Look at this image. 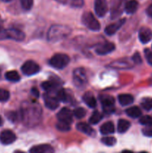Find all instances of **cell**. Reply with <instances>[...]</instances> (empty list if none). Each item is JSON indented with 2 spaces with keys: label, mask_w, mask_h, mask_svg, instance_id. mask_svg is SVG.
<instances>
[{
  "label": "cell",
  "mask_w": 152,
  "mask_h": 153,
  "mask_svg": "<svg viewBox=\"0 0 152 153\" xmlns=\"http://www.w3.org/2000/svg\"><path fill=\"white\" fill-rule=\"evenodd\" d=\"M76 127L79 131L83 133V134H86L89 136H92L93 134H95V131L93 130V128L87 123H79Z\"/></svg>",
  "instance_id": "15"
},
{
  "label": "cell",
  "mask_w": 152,
  "mask_h": 153,
  "mask_svg": "<svg viewBox=\"0 0 152 153\" xmlns=\"http://www.w3.org/2000/svg\"><path fill=\"white\" fill-rule=\"evenodd\" d=\"M70 61L69 57L66 54L58 53L52 57L49 61V64L54 68L61 70L66 67Z\"/></svg>",
  "instance_id": "3"
},
{
  "label": "cell",
  "mask_w": 152,
  "mask_h": 153,
  "mask_svg": "<svg viewBox=\"0 0 152 153\" xmlns=\"http://www.w3.org/2000/svg\"><path fill=\"white\" fill-rule=\"evenodd\" d=\"M73 82L77 88H83L87 83L86 73L83 69L77 68L74 70L73 73Z\"/></svg>",
  "instance_id": "5"
},
{
  "label": "cell",
  "mask_w": 152,
  "mask_h": 153,
  "mask_svg": "<svg viewBox=\"0 0 152 153\" xmlns=\"http://www.w3.org/2000/svg\"><path fill=\"white\" fill-rule=\"evenodd\" d=\"M73 115L77 119H81L86 116V110L83 108H76L73 111Z\"/></svg>",
  "instance_id": "28"
},
{
  "label": "cell",
  "mask_w": 152,
  "mask_h": 153,
  "mask_svg": "<svg viewBox=\"0 0 152 153\" xmlns=\"http://www.w3.org/2000/svg\"><path fill=\"white\" fill-rule=\"evenodd\" d=\"M54 149L52 146L48 144H41L38 146H33L29 150L32 153H51L54 152Z\"/></svg>",
  "instance_id": "14"
},
{
  "label": "cell",
  "mask_w": 152,
  "mask_h": 153,
  "mask_svg": "<svg viewBox=\"0 0 152 153\" xmlns=\"http://www.w3.org/2000/svg\"><path fill=\"white\" fill-rule=\"evenodd\" d=\"M144 53L148 63L150 65L152 66V52L150 49H145L144 51Z\"/></svg>",
  "instance_id": "34"
},
{
  "label": "cell",
  "mask_w": 152,
  "mask_h": 153,
  "mask_svg": "<svg viewBox=\"0 0 152 153\" xmlns=\"http://www.w3.org/2000/svg\"><path fill=\"white\" fill-rule=\"evenodd\" d=\"M16 137L14 133L10 130H4L0 134V141L2 144L9 145L16 140Z\"/></svg>",
  "instance_id": "8"
},
{
  "label": "cell",
  "mask_w": 152,
  "mask_h": 153,
  "mask_svg": "<svg viewBox=\"0 0 152 153\" xmlns=\"http://www.w3.org/2000/svg\"><path fill=\"white\" fill-rule=\"evenodd\" d=\"M56 97L58 98V100L59 101L63 102H66L69 101V97L68 94L66 93V91L64 90L61 89L57 92L56 94Z\"/></svg>",
  "instance_id": "26"
},
{
  "label": "cell",
  "mask_w": 152,
  "mask_h": 153,
  "mask_svg": "<svg viewBox=\"0 0 152 153\" xmlns=\"http://www.w3.org/2000/svg\"><path fill=\"white\" fill-rule=\"evenodd\" d=\"M99 99L103 107L114 106L115 100L113 97H111V96L102 94V95L99 96Z\"/></svg>",
  "instance_id": "20"
},
{
  "label": "cell",
  "mask_w": 152,
  "mask_h": 153,
  "mask_svg": "<svg viewBox=\"0 0 152 153\" xmlns=\"http://www.w3.org/2000/svg\"><path fill=\"white\" fill-rule=\"evenodd\" d=\"M83 100L85 102V104L86 105L89 106L91 108H93L96 106L97 102L96 100H95V97L93 96V94L91 92H87L83 95Z\"/></svg>",
  "instance_id": "16"
},
{
  "label": "cell",
  "mask_w": 152,
  "mask_h": 153,
  "mask_svg": "<svg viewBox=\"0 0 152 153\" xmlns=\"http://www.w3.org/2000/svg\"><path fill=\"white\" fill-rule=\"evenodd\" d=\"M82 23L89 29L94 31H99L101 25L91 12H85L81 17Z\"/></svg>",
  "instance_id": "4"
},
{
  "label": "cell",
  "mask_w": 152,
  "mask_h": 153,
  "mask_svg": "<svg viewBox=\"0 0 152 153\" xmlns=\"http://www.w3.org/2000/svg\"><path fill=\"white\" fill-rule=\"evenodd\" d=\"M45 105L50 110H55L59 106V100L57 97H52L49 94H44L43 96Z\"/></svg>",
  "instance_id": "12"
},
{
  "label": "cell",
  "mask_w": 152,
  "mask_h": 153,
  "mask_svg": "<svg viewBox=\"0 0 152 153\" xmlns=\"http://www.w3.org/2000/svg\"><path fill=\"white\" fill-rule=\"evenodd\" d=\"M115 49V45L113 43L105 42L102 44L99 45L95 49V52L99 55H105L107 54L111 53Z\"/></svg>",
  "instance_id": "7"
},
{
  "label": "cell",
  "mask_w": 152,
  "mask_h": 153,
  "mask_svg": "<svg viewBox=\"0 0 152 153\" xmlns=\"http://www.w3.org/2000/svg\"><path fill=\"white\" fill-rule=\"evenodd\" d=\"M146 13H147V14L150 17L152 18V4L148 6V7L147 10H146Z\"/></svg>",
  "instance_id": "40"
},
{
  "label": "cell",
  "mask_w": 152,
  "mask_h": 153,
  "mask_svg": "<svg viewBox=\"0 0 152 153\" xmlns=\"http://www.w3.org/2000/svg\"><path fill=\"white\" fill-rule=\"evenodd\" d=\"M2 123H3L2 119H1V117H0V126L2 125Z\"/></svg>",
  "instance_id": "42"
},
{
  "label": "cell",
  "mask_w": 152,
  "mask_h": 153,
  "mask_svg": "<svg viewBox=\"0 0 152 153\" xmlns=\"http://www.w3.org/2000/svg\"><path fill=\"white\" fill-rule=\"evenodd\" d=\"M139 38L141 43H147L151 40L152 38V31L150 28L142 27L140 28L139 31Z\"/></svg>",
  "instance_id": "13"
},
{
  "label": "cell",
  "mask_w": 152,
  "mask_h": 153,
  "mask_svg": "<svg viewBox=\"0 0 152 153\" xmlns=\"http://www.w3.org/2000/svg\"><path fill=\"white\" fill-rule=\"evenodd\" d=\"M72 117L73 114L67 108H62L57 114V117H58V120L61 121V122L67 123L69 124H71L72 122Z\"/></svg>",
  "instance_id": "9"
},
{
  "label": "cell",
  "mask_w": 152,
  "mask_h": 153,
  "mask_svg": "<svg viewBox=\"0 0 152 153\" xmlns=\"http://www.w3.org/2000/svg\"><path fill=\"white\" fill-rule=\"evenodd\" d=\"M125 19H121L119 20H118L117 22H114L113 24H110L108 26H107L104 29V32L106 33V34L108 36H112L113 34H115L116 33V31L120 29L121 27L125 24Z\"/></svg>",
  "instance_id": "11"
},
{
  "label": "cell",
  "mask_w": 152,
  "mask_h": 153,
  "mask_svg": "<svg viewBox=\"0 0 152 153\" xmlns=\"http://www.w3.org/2000/svg\"><path fill=\"white\" fill-rule=\"evenodd\" d=\"M31 92H32V94L34 96V97H39V91L37 88H32V90H31Z\"/></svg>",
  "instance_id": "41"
},
{
  "label": "cell",
  "mask_w": 152,
  "mask_h": 153,
  "mask_svg": "<svg viewBox=\"0 0 152 153\" xmlns=\"http://www.w3.org/2000/svg\"><path fill=\"white\" fill-rule=\"evenodd\" d=\"M95 12L99 17H103L107 12V4L106 0H95Z\"/></svg>",
  "instance_id": "10"
},
{
  "label": "cell",
  "mask_w": 152,
  "mask_h": 153,
  "mask_svg": "<svg viewBox=\"0 0 152 153\" xmlns=\"http://www.w3.org/2000/svg\"><path fill=\"white\" fill-rule=\"evenodd\" d=\"M130 127H131V123L129 121L124 119L119 120L117 126L118 132L121 133V134L126 132Z\"/></svg>",
  "instance_id": "21"
},
{
  "label": "cell",
  "mask_w": 152,
  "mask_h": 153,
  "mask_svg": "<svg viewBox=\"0 0 152 153\" xmlns=\"http://www.w3.org/2000/svg\"><path fill=\"white\" fill-rule=\"evenodd\" d=\"M139 123L144 126H152V117L148 115H145L140 117Z\"/></svg>",
  "instance_id": "30"
},
{
  "label": "cell",
  "mask_w": 152,
  "mask_h": 153,
  "mask_svg": "<svg viewBox=\"0 0 152 153\" xmlns=\"http://www.w3.org/2000/svg\"><path fill=\"white\" fill-rule=\"evenodd\" d=\"M125 112L128 117L132 118H138L142 115L141 110L137 106H133V107L129 108L125 111Z\"/></svg>",
  "instance_id": "22"
},
{
  "label": "cell",
  "mask_w": 152,
  "mask_h": 153,
  "mask_svg": "<svg viewBox=\"0 0 152 153\" xmlns=\"http://www.w3.org/2000/svg\"><path fill=\"white\" fill-rule=\"evenodd\" d=\"M25 35L22 31L16 28H9L7 30L0 31V40L4 39H11L16 41H22Z\"/></svg>",
  "instance_id": "2"
},
{
  "label": "cell",
  "mask_w": 152,
  "mask_h": 153,
  "mask_svg": "<svg viewBox=\"0 0 152 153\" xmlns=\"http://www.w3.org/2000/svg\"><path fill=\"white\" fill-rule=\"evenodd\" d=\"M1 30H2V28H1V26L0 25V31H1Z\"/></svg>",
  "instance_id": "44"
},
{
  "label": "cell",
  "mask_w": 152,
  "mask_h": 153,
  "mask_svg": "<svg viewBox=\"0 0 152 153\" xmlns=\"http://www.w3.org/2000/svg\"><path fill=\"white\" fill-rule=\"evenodd\" d=\"M103 115L102 114H101L100 112H98V111H95L92 113V114L91 115V117H89V123L92 125H96L98 124L100 121L102 120Z\"/></svg>",
  "instance_id": "24"
},
{
  "label": "cell",
  "mask_w": 152,
  "mask_h": 153,
  "mask_svg": "<svg viewBox=\"0 0 152 153\" xmlns=\"http://www.w3.org/2000/svg\"><path fill=\"white\" fill-rule=\"evenodd\" d=\"M138 6L139 4L137 0H130L125 4V10L128 14H133L137 11Z\"/></svg>",
  "instance_id": "18"
},
{
  "label": "cell",
  "mask_w": 152,
  "mask_h": 153,
  "mask_svg": "<svg viewBox=\"0 0 152 153\" xmlns=\"http://www.w3.org/2000/svg\"><path fill=\"white\" fill-rule=\"evenodd\" d=\"M5 78L7 80L13 82H16L20 80V76H19V73L16 71H15V70L7 72L5 73Z\"/></svg>",
  "instance_id": "25"
},
{
  "label": "cell",
  "mask_w": 152,
  "mask_h": 153,
  "mask_svg": "<svg viewBox=\"0 0 152 153\" xmlns=\"http://www.w3.org/2000/svg\"><path fill=\"white\" fill-rule=\"evenodd\" d=\"M70 125H71V124L67 123H65V122H61V121H59V122L56 124V128H58L59 131H69L70 128H71Z\"/></svg>",
  "instance_id": "29"
},
{
  "label": "cell",
  "mask_w": 152,
  "mask_h": 153,
  "mask_svg": "<svg viewBox=\"0 0 152 153\" xmlns=\"http://www.w3.org/2000/svg\"><path fill=\"white\" fill-rule=\"evenodd\" d=\"M20 3L22 7L25 10H28L32 7L34 4V0H20Z\"/></svg>",
  "instance_id": "31"
},
{
  "label": "cell",
  "mask_w": 152,
  "mask_h": 153,
  "mask_svg": "<svg viewBox=\"0 0 152 153\" xmlns=\"http://www.w3.org/2000/svg\"><path fill=\"white\" fill-rule=\"evenodd\" d=\"M118 100H119V102L120 103V105H122V106H126L131 105L134 101V97L131 94H120V95L118 97Z\"/></svg>",
  "instance_id": "17"
},
{
  "label": "cell",
  "mask_w": 152,
  "mask_h": 153,
  "mask_svg": "<svg viewBox=\"0 0 152 153\" xmlns=\"http://www.w3.org/2000/svg\"><path fill=\"white\" fill-rule=\"evenodd\" d=\"M120 1H125V0H120Z\"/></svg>",
  "instance_id": "45"
},
{
  "label": "cell",
  "mask_w": 152,
  "mask_h": 153,
  "mask_svg": "<svg viewBox=\"0 0 152 153\" xmlns=\"http://www.w3.org/2000/svg\"><path fill=\"white\" fill-rule=\"evenodd\" d=\"M10 98V93L4 89H0V102H6Z\"/></svg>",
  "instance_id": "33"
},
{
  "label": "cell",
  "mask_w": 152,
  "mask_h": 153,
  "mask_svg": "<svg viewBox=\"0 0 152 153\" xmlns=\"http://www.w3.org/2000/svg\"><path fill=\"white\" fill-rule=\"evenodd\" d=\"M132 59L135 64H139L142 62V58H141V56H140V55L139 52H136V53L134 54V56H133V58H132Z\"/></svg>",
  "instance_id": "36"
},
{
  "label": "cell",
  "mask_w": 152,
  "mask_h": 153,
  "mask_svg": "<svg viewBox=\"0 0 152 153\" xmlns=\"http://www.w3.org/2000/svg\"><path fill=\"white\" fill-rule=\"evenodd\" d=\"M72 4L76 7H80L83 5V0H72Z\"/></svg>",
  "instance_id": "38"
},
{
  "label": "cell",
  "mask_w": 152,
  "mask_h": 153,
  "mask_svg": "<svg viewBox=\"0 0 152 153\" xmlns=\"http://www.w3.org/2000/svg\"><path fill=\"white\" fill-rule=\"evenodd\" d=\"M101 142L106 146H113L116 143V139L111 136H106L101 138Z\"/></svg>",
  "instance_id": "27"
},
{
  "label": "cell",
  "mask_w": 152,
  "mask_h": 153,
  "mask_svg": "<svg viewBox=\"0 0 152 153\" xmlns=\"http://www.w3.org/2000/svg\"><path fill=\"white\" fill-rule=\"evenodd\" d=\"M104 111L107 114H112L114 112L115 108L114 106H108V107H103Z\"/></svg>",
  "instance_id": "37"
},
{
  "label": "cell",
  "mask_w": 152,
  "mask_h": 153,
  "mask_svg": "<svg viewBox=\"0 0 152 153\" xmlns=\"http://www.w3.org/2000/svg\"><path fill=\"white\" fill-rule=\"evenodd\" d=\"M2 1H4V2H8V1H10V0H1Z\"/></svg>",
  "instance_id": "43"
},
{
  "label": "cell",
  "mask_w": 152,
  "mask_h": 153,
  "mask_svg": "<svg viewBox=\"0 0 152 153\" xmlns=\"http://www.w3.org/2000/svg\"><path fill=\"white\" fill-rule=\"evenodd\" d=\"M70 32H71L70 28L65 25H53L51 27L48 32V40L52 42L58 41L68 36Z\"/></svg>",
  "instance_id": "1"
},
{
  "label": "cell",
  "mask_w": 152,
  "mask_h": 153,
  "mask_svg": "<svg viewBox=\"0 0 152 153\" xmlns=\"http://www.w3.org/2000/svg\"><path fill=\"white\" fill-rule=\"evenodd\" d=\"M142 134L146 137H152V126H146L142 129Z\"/></svg>",
  "instance_id": "35"
},
{
  "label": "cell",
  "mask_w": 152,
  "mask_h": 153,
  "mask_svg": "<svg viewBox=\"0 0 152 153\" xmlns=\"http://www.w3.org/2000/svg\"><path fill=\"white\" fill-rule=\"evenodd\" d=\"M100 131L103 135H107L114 133V125L112 122L104 123L100 127Z\"/></svg>",
  "instance_id": "19"
},
{
  "label": "cell",
  "mask_w": 152,
  "mask_h": 153,
  "mask_svg": "<svg viewBox=\"0 0 152 153\" xmlns=\"http://www.w3.org/2000/svg\"><path fill=\"white\" fill-rule=\"evenodd\" d=\"M22 73L25 76H31L40 72V69L38 64L33 61H27L21 67Z\"/></svg>",
  "instance_id": "6"
},
{
  "label": "cell",
  "mask_w": 152,
  "mask_h": 153,
  "mask_svg": "<svg viewBox=\"0 0 152 153\" xmlns=\"http://www.w3.org/2000/svg\"><path fill=\"white\" fill-rule=\"evenodd\" d=\"M141 105L143 108L145 109V110H151L152 108V100L150 99H143Z\"/></svg>",
  "instance_id": "32"
},
{
  "label": "cell",
  "mask_w": 152,
  "mask_h": 153,
  "mask_svg": "<svg viewBox=\"0 0 152 153\" xmlns=\"http://www.w3.org/2000/svg\"><path fill=\"white\" fill-rule=\"evenodd\" d=\"M16 114L15 113H13V112H11V113H10L9 114V115H8V119L10 120H11V121H15L16 120Z\"/></svg>",
  "instance_id": "39"
},
{
  "label": "cell",
  "mask_w": 152,
  "mask_h": 153,
  "mask_svg": "<svg viewBox=\"0 0 152 153\" xmlns=\"http://www.w3.org/2000/svg\"><path fill=\"white\" fill-rule=\"evenodd\" d=\"M41 87L43 90L47 92H52L58 88V84L53 81H48V82H43L41 84Z\"/></svg>",
  "instance_id": "23"
}]
</instances>
